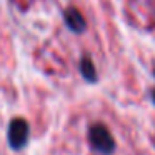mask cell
I'll return each instance as SVG.
<instances>
[{
    "label": "cell",
    "mask_w": 155,
    "mask_h": 155,
    "mask_svg": "<svg viewBox=\"0 0 155 155\" xmlns=\"http://www.w3.org/2000/svg\"><path fill=\"white\" fill-rule=\"evenodd\" d=\"M88 143L100 155H112L115 152L114 135L102 122H95L88 127Z\"/></svg>",
    "instance_id": "6da1fadb"
},
{
    "label": "cell",
    "mask_w": 155,
    "mask_h": 155,
    "mask_svg": "<svg viewBox=\"0 0 155 155\" xmlns=\"http://www.w3.org/2000/svg\"><path fill=\"white\" fill-rule=\"evenodd\" d=\"M64 20L74 34H82L87 28V22H85L84 15L80 14V10L77 7H68L64 12Z\"/></svg>",
    "instance_id": "3957f363"
},
{
    "label": "cell",
    "mask_w": 155,
    "mask_h": 155,
    "mask_svg": "<svg viewBox=\"0 0 155 155\" xmlns=\"http://www.w3.org/2000/svg\"><path fill=\"white\" fill-rule=\"evenodd\" d=\"M30 140V125L25 118L17 117L8 124L7 142L12 150H22Z\"/></svg>",
    "instance_id": "7a4b0ae2"
},
{
    "label": "cell",
    "mask_w": 155,
    "mask_h": 155,
    "mask_svg": "<svg viewBox=\"0 0 155 155\" xmlns=\"http://www.w3.org/2000/svg\"><path fill=\"white\" fill-rule=\"evenodd\" d=\"M78 68H80L82 77H84L88 84H95V82H97V70H95V65H94V62H92V58L88 57V55H84V57L80 58Z\"/></svg>",
    "instance_id": "277c9868"
},
{
    "label": "cell",
    "mask_w": 155,
    "mask_h": 155,
    "mask_svg": "<svg viewBox=\"0 0 155 155\" xmlns=\"http://www.w3.org/2000/svg\"><path fill=\"white\" fill-rule=\"evenodd\" d=\"M150 98H152V104L155 105V88H153V90L150 92Z\"/></svg>",
    "instance_id": "5b68a950"
}]
</instances>
